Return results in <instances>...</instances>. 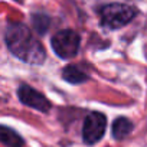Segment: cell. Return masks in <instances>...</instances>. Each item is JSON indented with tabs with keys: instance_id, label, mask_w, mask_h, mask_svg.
Listing matches in <instances>:
<instances>
[{
	"instance_id": "4",
	"label": "cell",
	"mask_w": 147,
	"mask_h": 147,
	"mask_svg": "<svg viewBox=\"0 0 147 147\" xmlns=\"http://www.w3.org/2000/svg\"><path fill=\"white\" fill-rule=\"evenodd\" d=\"M107 118L101 113H91L85 117L82 127V138L87 144H94L100 141L105 133Z\"/></svg>"
},
{
	"instance_id": "7",
	"label": "cell",
	"mask_w": 147,
	"mask_h": 147,
	"mask_svg": "<svg viewBox=\"0 0 147 147\" xmlns=\"http://www.w3.org/2000/svg\"><path fill=\"white\" fill-rule=\"evenodd\" d=\"M133 131V123L125 117H118L113 124V137L117 140L125 138Z\"/></svg>"
},
{
	"instance_id": "5",
	"label": "cell",
	"mask_w": 147,
	"mask_h": 147,
	"mask_svg": "<svg viewBox=\"0 0 147 147\" xmlns=\"http://www.w3.org/2000/svg\"><path fill=\"white\" fill-rule=\"evenodd\" d=\"M18 97H19V100H20L25 105H28V107H30V108H35V110H38V111H40V113H48V111L51 110V102H49V100H48L45 95H42L39 91L33 90L32 87H29V85H26V84H23V85L19 87V90H18Z\"/></svg>"
},
{
	"instance_id": "3",
	"label": "cell",
	"mask_w": 147,
	"mask_h": 147,
	"mask_svg": "<svg viewBox=\"0 0 147 147\" xmlns=\"http://www.w3.org/2000/svg\"><path fill=\"white\" fill-rule=\"evenodd\" d=\"M51 43L58 56H61L62 59H71L78 53L80 35L71 29H63L52 36Z\"/></svg>"
},
{
	"instance_id": "2",
	"label": "cell",
	"mask_w": 147,
	"mask_h": 147,
	"mask_svg": "<svg viewBox=\"0 0 147 147\" xmlns=\"http://www.w3.org/2000/svg\"><path fill=\"white\" fill-rule=\"evenodd\" d=\"M137 15V10L133 6L124 3H111L101 9L100 18L101 23L108 29H120L130 23Z\"/></svg>"
},
{
	"instance_id": "8",
	"label": "cell",
	"mask_w": 147,
	"mask_h": 147,
	"mask_svg": "<svg viewBox=\"0 0 147 147\" xmlns=\"http://www.w3.org/2000/svg\"><path fill=\"white\" fill-rule=\"evenodd\" d=\"M0 137H2L3 144L7 146V147H22V146H23V138H22L16 131H13L12 128H9V127H6V125L2 127Z\"/></svg>"
},
{
	"instance_id": "9",
	"label": "cell",
	"mask_w": 147,
	"mask_h": 147,
	"mask_svg": "<svg viewBox=\"0 0 147 147\" xmlns=\"http://www.w3.org/2000/svg\"><path fill=\"white\" fill-rule=\"evenodd\" d=\"M18 2H20V0H18Z\"/></svg>"
},
{
	"instance_id": "1",
	"label": "cell",
	"mask_w": 147,
	"mask_h": 147,
	"mask_svg": "<svg viewBox=\"0 0 147 147\" xmlns=\"http://www.w3.org/2000/svg\"><path fill=\"white\" fill-rule=\"evenodd\" d=\"M9 51L26 63L40 65L46 59V52L38 38L23 23H9L5 32Z\"/></svg>"
},
{
	"instance_id": "6",
	"label": "cell",
	"mask_w": 147,
	"mask_h": 147,
	"mask_svg": "<svg viewBox=\"0 0 147 147\" xmlns=\"http://www.w3.org/2000/svg\"><path fill=\"white\" fill-rule=\"evenodd\" d=\"M62 77L65 81H68L71 84H80V82H84L88 80V74L84 69H81L78 65H69L63 69Z\"/></svg>"
}]
</instances>
